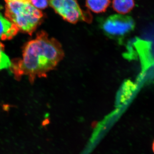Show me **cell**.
<instances>
[{
	"label": "cell",
	"mask_w": 154,
	"mask_h": 154,
	"mask_svg": "<svg viewBox=\"0 0 154 154\" xmlns=\"http://www.w3.org/2000/svg\"><path fill=\"white\" fill-rule=\"evenodd\" d=\"M22 53V58L14 60L10 68L17 79L26 75L31 83L36 78L47 76L64 57L60 42L43 30L25 45Z\"/></svg>",
	"instance_id": "1"
},
{
	"label": "cell",
	"mask_w": 154,
	"mask_h": 154,
	"mask_svg": "<svg viewBox=\"0 0 154 154\" xmlns=\"http://www.w3.org/2000/svg\"><path fill=\"white\" fill-rule=\"evenodd\" d=\"M5 16L14 23L19 31L32 35L44 18L43 13L29 1L7 3Z\"/></svg>",
	"instance_id": "2"
},
{
	"label": "cell",
	"mask_w": 154,
	"mask_h": 154,
	"mask_svg": "<svg viewBox=\"0 0 154 154\" xmlns=\"http://www.w3.org/2000/svg\"><path fill=\"white\" fill-rule=\"evenodd\" d=\"M99 26L109 38L120 39L134 30L135 23L130 16L115 14L100 20Z\"/></svg>",
	"instance_id": "3"
},
{
	"label": "cell",
	"mask_w": 154,
	"mask_h": 154,
	"mask_svg": "<svg viewBox=\"0 0 154 154\" xmlns=\"http://www.w3.org/2000/svg\"><path fill=\"white\" fill-rule=\"evenodd\" d=\"M49 5L64 20L72 24L80 21L91 23L93 19L91 13L82 10L76 0H50Z\"/></svg>",
	"instance_id": "4"
},
{
	"label": "cell",
	"mask_w": 154,
	"mask_h": 154,
	"mask_svg": "<svg viewBox=\"0 0 154 154\" xmlns=\"http://www.w3.org/2000/svg\"><path fill=\"white\" fill-rule=\"evenodd\" d=\"M19 31L16 25L0 13V40H11Z\"/></svg>",
	"instance_id": "5"
},
{
	"label": "cell",
	"mask_w": 154,
	"mask_h": 154,
	"mask_svg": "<svg viewBox=\"0 0 154 154\" xmlns=\"http://www.w3.org/2000/svg\"><path fill=\"white\" fill-rule=\"evenodd\" d=\"M135 6L134 0H113L112 7L118 14L125 15L129 13Z\"/></svg>",
	"instance_id": "6"
},
{
	"label": "cell",
	"mask_w": 154,
	"mask_h": 154,
	"mask_svg": "<svg viewBox=\"0 0 154 154\" xmlns=\"http://www.w3.org/2000/svg\"><path fill=\"white\" fill-rule=\"evenodd\" d=\"M110 3V0H86L87 8L96 14L105 12Z\"/></svg>",
	"instance_id": "7"
},
{
	"label": "cell",
	"mask_w": 154,
	"mask_h": 154,
	"mask_svg": "<svg viewBox=\"0 0 154 154\" xmlns=\"http://www.w3.org/2000/svg\"><path fill=\"white\" fill-rule=\"evenodd\" d=\"M12 64L10 58L5 52V46L0 42V70L11 67Z\"/></svg>",
	"instance_id": "8"
},
{
	"label": "cell",
	"mask_w": 154,
	"mask_h": 154,
	"mask_svg": "<svg viewBox=\"0 0 154 154\" xmlns=\"http://www.w3.org/2000/svg\"><path fill=\"white\" fill-rule=\"evenodd\" d=\"M29 2L35 8L39 10L46 8L48 5V0H29Z\"/></svg>",
	"instance_id": "9"
},
{
	"label": "cell",
	"mask_w": 154,
	"mask_h": 154,
	"mask_svg": "<svg viewBox=\"0 0 154 154\" xmlns=\"http://www.w3.org/2000/svg\"><path fill=\"white\" fill-rule=\"evenodd\" d=\"M6 3L11 2H16V1H29V0H5Z\"/></svg>",
	"instance_id": "10"
},
{
	"label": "cell",
	"mask_w": 154,
	"mask_h": 154,
	"mask_svg": "<svg viewBox=\"0 0 154 154\" xmlns=\"http://www.w3.org/2000/svg\"><path fill=\"white\" fill-rule=\"evenodd\" d=\"M152 151L154 153V140L152 144Z\"/></svg>",
	"instance_id": "11"
}]
</instances>
